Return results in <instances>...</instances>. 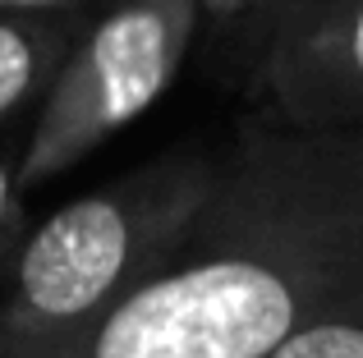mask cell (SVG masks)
<instances>
[{"instance_id": "obj_1", "label": "cell", "mask_w": 363, "mask_h": 358, "mask_svg": "<svg viewBox=\"0 0 363 358\" xmlns=\"http://www.w3.org/2000/svg\"><path fill=\"white\" fill-rule=\"evenodd\" d=\"M363 299V129L294 134L240 115L166 262L33 358H262Z\"/></svg>"}, {"instance_id": "obj_2", "label": "cell", "mask_w": 363, "mask_h": 358, "mask_svg": "<svg viewBox=\"0 0 363 358\" xmlns=\"http://www.w3.org/2000/svg\"><path fill=\"white\" fill-rule=\"evenodd\" d=\"M212 179L216 152H166L28 225L0 271V358H33L60 345L166 262Z\"/></svg>"}, {"instance_id": "obj_3", "label": "cell", "mask_w": 363, "mask_h": 358, "mask_svg": "<svg viewBox=\"0 0 363 358\" xmlns=\"http://www.w3.org/2000/svg\"><path fill=\"white\" fill-rule=\"evenodd\" d=\"M194 0H106L74 37L18 147V188L51 184L116 129L157 106L198 33Z\"/></svg>"}, {"instance_id": "obj_4", "label": "cell", "mask_w": 363, "mask_h": 358, "mask_svg": "<svg viewBox=\"0 0 363 358\" xmlns=\"http://www.w3.org/2000/svg\"><path fill=\"white\" fill-rule=\"evenodd\" d=\"M230 28L257 115L294 134L363 125V0H248Z\"/></svg>"}, {"instance_id": "obj_5", "label": "cell", "mask_w": 363, "mask_h": 358, "mask_svg": "<svg viewBox=\"0 0 363 358\" xmlns=\"http://www.w3.org/2000/svg\"><path fill=\"white\" fill-rule=\"evenodd\" d=\"M83 28L60 23V18L0 14V125H9L23 106L42 101V92L51 88L55 69Z\"/></svg>"}, {"instance_id": "obj_6", "label": "cell", "mask_w": 363, "mask_h": 358, "mask_svg": "<svg viewBox=\"0 0 363 358\" xmlns=\"http://www.w3.org/2000/svg\"><path fill=\"white\" fill-rule=\"evenodd\" d=\"M262 358H363V299L308 317Z\"/></svg>"}, {"instance_id": "obj_7", "label": "cell", "mask_w": 363, "mask_h": 358, "mask_svg": "<svg viewBox=\"0 0 363 358\" xmlns=\"http://www.w3.org/2000/svg\"><path fill=\"white\" fill-rule=\"evenodd\" d=\"M23 234H28V212H23V188H18V152H0V271L9 267Z\"/></svg>"}, {"instance_id": "obj_8", "label": "cell", "mask_w": 363, "mask_h": 358, "mask_svg": "<svg viewBox=\"0 0 363 358\" xmlns=\"http://www.w3.org/2000/svg\"><path fill=\"white\" fill-rule=\"evenodd\" d=\"M106 0H0V14L14 18H60V23H88Z\"/></svg>"}, {"instance_id": "obj_9", "label": "cell", "mask_w": 363, "mask_h": 358, "mask_svg": "<svg viewBox=\"0 0 363 358\" xmlns=\"http://www.w3.org/2000/svg\"><path fill=\"white\" fill-rule=\"evenodd\" d=\"M194 5H198V14H212L216 23H230L248 0H194Z\"/></svg>"}]
</instances>
